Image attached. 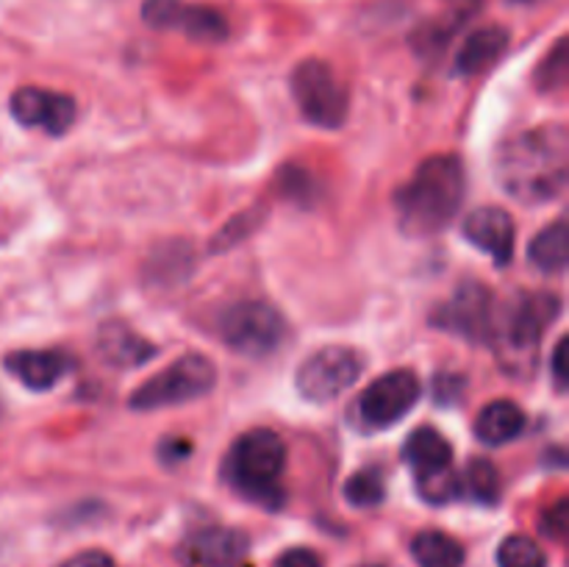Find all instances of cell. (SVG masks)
Returning a JSON list of instances; mask_svg holds the SVG:
<instances>
[{
    "label": "cell",
    "mask_w": 569,
    "mask_h": 567,
    "mask_svg": "<svg viewBox=\"0 0 569 567\" xmlns=\"http://www.w3.org/2000/svg\"><path fill=\"white\" fill-rule=\"evenodd\" d=\"M59 567H114V559L109 554H103V550H81V554L61 561Z\"/></svg>",
    "instance_id": "obj_29"
},
{
    "label": "cell",
    "mask_w": 569,
    "mask_h": 567,
    "mask_svg": "<svg viewBox=\"0 0 569 567\" xmlns=\"http://www.w3.org/2000/svg\"><path fill=\"white\" fill-rule=\"evenodd\" d=\"M509 48V28L503 26H483L476 28L470 37L461 42L459 53L453 59V76L472 78L481 76L483 70L495 64Z\"/></svg>",
    "instance_id": "obj_17"
},
{
    "label": "cell",
    "mask_w": 569,
    "mask_h": 567,
    "mask_svg": "<svg viewBox=\"0 0 569 567\" xmlns=\"http://www.w3.org/2000/svg\"><path fill=\"white\" fill-rule=\"evenodd\" d=\"M569 78V56H567V37H561L553 44L542 64L537 67V87L539 92H561Z\"/></svg>",
    "instance_id": "obj_25"
},
{
    "label": "cell",
    "mask_w": 569,
    "mask_h": 567,
    "mask_svg": "<svg viewBox=\"0 0 569 567\" xmlns=\"http://www.w3.org/2000/svg\"><path fill=\"white\" fill-rule=\"evenodd\" d=\"M565 528H567V504L565 500H559V504L550 509V515L542 520V531L550 534L553 539H561L565 537Z\"/></svg>",
    "instance_id": "obj_30"
},
{
    "label": "cell",
    "mask_w": 569,
    "mask_h": 567,
    "mask_svg": "<svg viewBox=\"0 0 569 567\" xmlns=\"http://www.w3.org/2000/svg\"><path fill=\"white\" fill-rule=\"evenodd\" d=\"M550 372H553V384L559 392L567 389V337H561L556 342L553 356H550Z\"/></svg>",
    "instance_id": "obj_28"
},
{
    "label": "cell",
    "mask_w": 569,
    "mask_h": 567,
    "mask_svg": "<svg viewBox=\"0 0 569 567\" xmlns=\"http://www.w3.org/2000/svg\"><path fill=\"white\" fill-rule=\"evenodd\" d=\"M345 498L353 504L356 509H372L387 498V487H383V472L378 467H365V470L353 472L345 481Z\"/></svg>",
    "instance_id": "obj_23"
},
{
    "label": "cell",
    "mask_w": 569,
    "mask_h": 567,
    "mask_svg": "<svg viewBox=\"0 0 569 567\" xmlns=\"http://www.w3.org/2000/svg\"><path fill=\"white\" fill-rule=\"evenodd\" d=\"M276 567H322V559L311 548H289L278 556Z\"/></svg>",
    "instance_id": "obj_27"
},
{
    "label": "cell",
    "mask_w": 569,
    "mask_h": 567,
    "mask_svg": "<svg viewBox=\"0 0 569 567\" xmlns=\"http://www.w3.org/2000/svg\"><path fill=\"white\" fill-rule=\"evenodd\" d=\"M11 378L31 392H48L72 370V356L64 350H14L3 359Z\"/></svg>",
    "instance_id": "obj_14"
},
{
    "label": "cell",
    "mask_w": 569,
    "mask_h": 567,
    "mask_svg": "<svg viewBox=\"0 0 569 567\" xmlns=\"http://www.w3.org/2000/svg\"><path fill=\"white\" fill-rule=\"evenodd\" d=\"M420 567H465V548L445 531H420L411 539Z\"/></svg>",
    "instance_id": "obj_20"
},
{
    "label": "cell",
    "mask_w": 569,
    "mask_h": 567,
    "mask_svg": "<svg viewBox=\"0 0 569 567\" xmlns=\"http://www.w3.org/2000/svg\"><path fill=\"white\" fill-rule=\"evenodd\" d=\"M287 467V445L272 428L244 431L226 456V478L242 498L281 509V476Z\"/></svg>",
    "instance_id": "obj_3"
},
{
    "label": "cell",
    "mask_w": 569,
    "mask_h": 567,
    "mask_svg": "<svg viewBox=\"0 0 569 567\" xmlns=\"http://www.w3.org/2000/svg\"><path fill=\"white\" fill-rule=\"evenodd\" d=\"M9 109L20 126L39 128L50 137H61L70 131L78 117V103L72 94L42 87H20L11 94Z\"/></svg>",
    "instance_id": "obj_12"
},
{
    "label": "cell",
    "mask_w": 569,
    "mask_h": 567,
    "mask_svg": "<svg viewBox=\"0 0 569 567\" xmlns=\"http://www.w3.org/2000/svg\"><path fill=\"white\" fill-rule=\"evenodd\" d=\"M94 350H98V356L106 361V365L120 367V370H131V367L148 365V361L156 356V345L148 342L142 334H137L128 322L122 320H109L98 328Z\"/></svg>",
    "instance_id": "obj_15"
},
{
    "label": "cell",
    "mask_w": 569,
    "mask_h": 567,
    "mask_svg": "<svg viewBox=\"0 0 569 567\" xmlns=\"http://www.w3.org/2000/svg\"><path fill=\"white\" fill-rule=\"evenodd\" d=\"M217 367L203 354L178 356L172 365L150 376L148 381L139 384L131 392V409L153 411L167 409V406H183L203 398L214 389Z\"/></svg>",
    "instance_id": "obj_5"
},
{
    "label": "cell",
    "mask_w": 569,
    "mask_h": 567,
    "mask_svg": "<svg viewBox=\"0 0 569 567\" xmlns=\"http://www.w3.org/2000/svg\"><path fill=\"white\" fill-rule=\"evenodd\" d=\"M465 189L467 176L459 156L442 153L426 159L395 192L400 228L417 239L439 233L459 215Z\"/></svg>",
    "instance_id": "obj_2"
},
{
    "label": "cell",
    "mask_w": 569,
    "mask_h": 567,
    "mask_svg": "<svg viewBox=\"0 0 569 567\" xmlns=\"http://www.w3.org/2000/svg\"><path fill=\"white\" fill-rule=\"evenodd\" d=\"M461 231L472 248L492 256L498 267H506L515 259L517 228L509 211L500 209V206H481V209L470 211Z\"/></svg>",
    "instance_id": "obj_13"
},
{
    "label": "cell",
    "mask_w": 569,
    "mask_h": 567,
    "mask_svg": "<svg viewBox=\"0 0 569 567\" xmlns=\"http://www.w3.org/2000/svg\"><path fill=\"white\" fill-rule=\"evenodd\" d=\"M439 331H450L470 342H492L498 326V304L483 284L467 281L431 317Z\"/></svg>",
    "instance_id": "obj_10"
},
{
    "label": "cell",
    "mask_w": 569,
    "mask_h": 567,
    "mask_svg": "<svg viewBox=\"0 0 569 567\" xmlns=\"http://www.w3.org/2000/svg\"><path fill=\"white\" fill-rule=\"evenodd\" d=\"M217 331L233 354L261 359V356L276 354L278 345L287 339V320L270 304L239 300L222 311L217 320Z\"/></svg>",
    "instance_id": "obj_7"
},
{
    "label": "cell",
    "mask_w": 569,
    "mask_h": 567,
    "mask_svg": "<svg viewBox=\"0 0 569 567\" xmlns=\"http://www.w3.org/2000/svg\"><path fill=\"white\" fill-rule=\"evenodd\" d=\"M248 550L244 534L231 528H206V531L189 537L183 556L192 567H231Z\"/></svg>",
    "instance_id": "obj_16"
},
{
    "label": "cell",
    "mask_w": 569,
    "mask_h": 567,
    "mask_svg": "<svg viewBox=\"0 0 569 567\" xmlns=\"http://www.w3.org/2000/svg\"><path fill=\"white\" fill-rule=\"evenodd\" d=\"M498 567H548L545 550L531 537L511 534L498 548Z\"/></svg>",
    "instance_id": "obj_24"
},
{
    "label": "cell",
    "mask_w": 569,
    "mask_h": 567,
    "mask_svg": "<svg viewBox=\"0 0 569 567\" xmlns=\"http://www.w3.org/2000/svg\"><path fill=\"white\" fill-rule=\"evenodd\" d=\"M461 495L472 498L476 504L492 506L500 500V472L489 459H472L465 476H459Z\"/></svg>",
    "instance_id": "obj_22"
},
{
    "label": "cell",
    "mask_w": 569,
    "mask_h": 567,
    "mask_svg": "<svg viewBox=\"0 0 569 567\" xmlns=\"http://www.w3.org/2000/svg\"><path fill=\"white\" fill-rule=\"evenodd\" d=\"M365 356L348 345H328L298 367L295 387L311 404H331L348 392L365 372Z\"/></svg>",
    "instance_id": "obj_8"
},
{
    "label": "cell",
    "mask_w": 569,
    "mask_h": 567,
    "mask_svg": "<svg viewBox=\"0 0 569 567\" xmlns=\"http://www.w3.org/2000/svg\"><path fill=\"white\" fill-rule=\"evenodd\" d=\"M528 259L542 272H561L567 267V222L556 220L533 237Z\"/></svg>",
    "instance_id": "obj_21"
},
{
    "label": "cell",
    "mask_w": 569,
    "mask_h": 567,
    "mask_svg": "<svg viewBox=\"0 0 569 567\" xmlns=\"http://www.w3.org/2000/svg\"><path fill=\"white\" fill-rule=\"evenodd\" d=\"M561 315V298L553 292H528L509 309V315H498L492 342L500 345V359L511 370H528V361L533 365L539 342L545 337V328Z\"/></svg>",
    "instance_id": "obj_4"
},
{
    "label": "cell",
    "mask_w": 569,
    "mask_h": 567,
    "mask_svg": "<svg viewBox=\"0 0 569 567\" xmlns=\"http://www.w3.org/2000/svg\"><path fill=\"white\" fill-rule=\"evenodd\" d=\"M278 183H281L283 195L298 203H311L317 198V187H315V178L309 176L306 170H295V167H283L278 172Z\"/></svg>",
    "instance_id": "obj_26"
},
{
    "label": "cell",
    "mask_w": 569,
    "mask_h": 567,
    "mask_svg": "<svg viewBox=\"0 0 569 567\" xmlns=\"http://www.w3.org/2000/svg\"><path fill=\"white\" fill-rule=\"evenodd\" d=\"M289 87H292V98L298 103L300 115L311 126L328 128V131H337V128L345 126L350 111V98L345 83L331 70V64H326L322 59L300 61L292 70Z\"/></svg>",
    "instance_id": "obj_6"
},
{
    "label": "cell",
    "mask_w": 569,
    "mask_h": 567,
    "mask_svg": "<svg viewBox=\"0 0 569 567\" xmlns=\"http://www.w3.org/2000/svg\"><path fill=\"white\" fill-rule=\"evenodd\" d=\"M403 459L409 461L411 470L417 472V481H420V478H431L450 470L453 448H450V442L437 431V428L422 426L417 428V431H411L409 439H406Z\"/></svg>",
    "instance_id": "obj_18"
},
{
    "label": "cell",
    "mask_w": 569,
    "mask_h": 567,
    "mask_svg": "<svg viewBox=\"0 0 569 567\" xmlns=\"http://www.w3.org/2000/svg\"><path fill=\"white\" fill-rule=\"evenodd\" d=\"M495 172L520 203H548L567 189L569 137L561 122L511 133L495 153Z\"/></svg>",
    "instance_id": "obj_1"
},
{
    "label": "cell",
    "mask_w": 569,
    "mask_h": 567,
    "mask_svg": "<svg viewBox=\"0 0 569 567\" xmlns=\"http://www.w3.org/2000/svg\"><path fill=\"white\" fill-rule=\"evenodd\" d=\"M420 378L415 370H389L359 395L353 420L361 431H383L403 420L420 400Z\"/></svg>",
    "instance_id": "obj_9"
},
{
    "label": "cell",
    "mask_w": 569,
    "mask_h": 567,
    "mask_svg": "<svg viewBox=\"0 0 569 567\" xmlns=\"http://www.w3.org/2000/svg\"><path fill=\"white\" fill-rule=\"evenodd\" d=\"M526 428V411L515 400H492L476 417V437L483 445H506Z\"/></svg>",
    "instance_id": "obj_19"
},
{
    "label": "cell",
    "mask_w": 569,
    "mask_h": 567,
    "mask_svg": "<svg viewBox=\"0 0 569 567\" xmlns=\"http://www.w3.org/2000/svg\"><path fill=\"white\" fill-rule=\"evenodd\" d=\"M142 20L156 31H178L194 42H226L231 33L222 11L187 0H144Z\"/></svg>",
    "instance_id": "obj_11"
}]
</instances>
